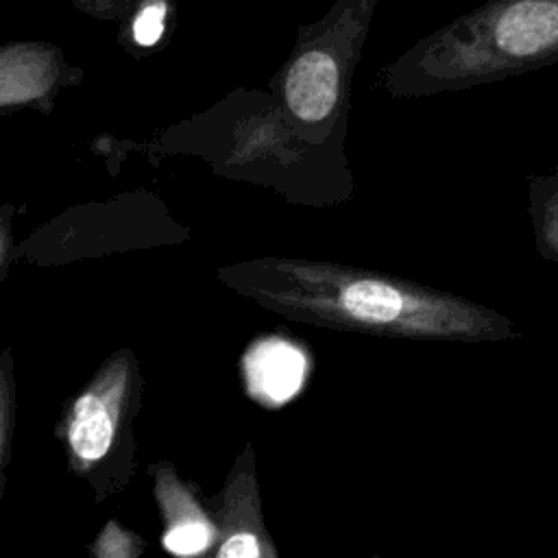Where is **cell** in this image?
<instances>
[{"label": "cell", "instance_id": "obj_9", "mask_svg": "<svg viewBox=\"0 0 558 558\" xmlns=\"http://www.w3.org/2000/svg\"><path fill=\"white\" fill-rule=\"evenodd\" d=\"M15 427V386L11 362L0 360V499L7 488V466L11 460V440Z\"/></svg>", "mask_w": 558, "mask_h": 558}, {"label": "cell", "instance_id": "obj_8", "mask_svg": "<svg viewBox=\"0 0 558 558\" xmlns=\"http://www.w3.org/2000/svg\"><path fill=\"white\" fill-rule=\"evenodd\" d=\"M144 549L146 541L118 519H109L89 545L92 558H142Z\"/></svg>", "mask_w": 558, "mask_h": 558}, {"label": "cell", "instance_id": "obj_6", "mask_svg": "<svg viewBox=\"0 0 558 558\" xmlns=\"http://www.w3.org/2000/svg\"><path fill=\"white\" fill-rule=\"evenodd\" d=\"M305 355L290 342L279 338L262 340L251 347L244 371L251 397L262 403H283L290 399L305 377Z\"/></svg>", "mask_w": 558, "mask_h": 558}, {"label": "cell", "instance_id": "obj_5", "mask_svg": "<svg viewBox=\"0 0 558 558\" xmlns=\"http://www.w3.org/2000/svg\"><path fill=\"white\" fill-rule=\"evenodd\" d=\"M323 44L312 46L296 57V61L288 70L283 85L286 105L290 113L296 120L316 126H323L336 116H340L349 61L342 46L347 44V39H342L338 48H329Z\"/></svg>", "mask_w": 558, "mask_h": 558}, {"label": "cell", "instance_id": "obj_7", "mask_svg": "<svg viewBox=\"0 0 558 558\" xmlns=\"http://www.w3.org/2000/svg\"><path fill=\"white\" fill-rule=\"evenodd\" d=\"M527 211L536 253L558 264V166L527 177Z\"/></svg>", "mask_w": 558, "mask_h": 558}, {"label": "cell", "instance_id": "obj_10", "mask_svg": "<svg viewBox=\"0 0 558 558\" xmlns=\"http://www.w3.org/2000/svg\"><path fill=\"white\" fill-rule=\"evenodd\" d=\"M163 17H166V4L159 0H150L142 7L133 22V37L140 46H153L163 33Z\"/></svg>", "mask_w": 558, "mask_h": 558}, {"label": "cell", "instance_id": "obj_1", "mask_svg": "<svg viewBox=\"0 0 558 558\" xmlns=\"http://www.w3.org/2000/svg\"><path fill=\"white\" fill-rule=\"evenodd\" d=\"M558 63V0H486L423 35L384 72L399 98L508 81Z\"/></svg>", "mask_w": 558, "mask_h": 558}, {"label": "cell", "instance_id": "obj_3", "mask_svg": "<svg viewBox=\"0 0 558 558\" xmlns=\"http://www.w3.org/2000/svg\"><path fill=\"white\" fill-rule=\"evenodd\" d=\"M218 523V541L207 558H279L277 545L264 523L255 447L244 442L222 488L207 499Z\"/></svg>", "mask_w": 558, "mask_h": 558}, {"label": "cell", "instance_id": "obj_2", "mask_svg": "<svg viewBox=\"0 0 558 558\" xmlns=\"http://www.w3.org/2000/svg\"><path fill=\"white\" fill-rule=\"evenodd\" d=\"M142 381L133 355L118 353L65 408L57 436L72 475L87 482L100 504L135 475V418Z\"/></svg>", "mask_w": 558, "mask_h": 558}, {"label": "cell", "instance_id": "obj_4", "mask_svg": "<svg viewBox=\"0 0 558 558\" xmlns=\"http://www.w3.org/2000/svg\"><path fill=\"white\" fill-rule=\"evenodd\" d=\"M153 497L161 514V545L174 558H207L218 541V523L201 495L181 480L174 464H150Z\"/></svg>", "mask_w": 558, "mask_h": 558}, {"label": "cell", "instance_id": "obj_11", "mask_svg": "<svg viewBox=\"0 0 558 558\" xmlns=\"http://www.w3.org/2000/svg\"><path fill=\"white\" fill-rule=\"evenodd\" d=\"M373 558H386V556H373Z\"/></svg>", "mask_w": 558, "mask_h": 558}]
</instances>
